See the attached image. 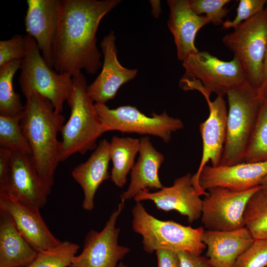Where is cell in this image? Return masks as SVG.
Instances as JSON below:
<instances>
[{"label": "cell", "instance_id": "6da1fadb", "mask_svg": "<svg viewBox=\"0 0 267 267\" xmlns=\"http://www.w3.org/2000/svg\"><path fill=\"white\" fill-rule=\"evenodd\" d=\"M120 0H58V21L53 67L72 76L85 70L94 74L102 66L96 32L104 16Z\"/></svg>", "mask_w": 267, "mask_h": 267}, {"label": "cell", "instance_id": "7a4b0ae2", "mask_svg": "<svg viewBox=\"0 0 267 267\" xmlns=\"http://www.w3.org/2000/svg\"><path fill=\"white\" fill-rule=\"evenodd\" d=\"M26 101L20 124L30 145L32 162L38 174L51 192L60 161V141L57 136L65 118L51 102L33 92L24 96Z\"/></svg>", "mask_w": 267, "mask_h": 267}, {"label": "cell", "instance_id": "3957f363", "mask_svg": "<svg viewBox=\"0 0 267 267\" xmlns=\"http://www.w3.org/2000/svg\"><path fill=\"white\" fill-rule=\"evenodd\" d=\"M73 87L67 101L70 115L61 131L60 161L71 155L95 150L98 138L106 132L87 92V82L81 71L72 76Z\"/></svg>", "mask_w": 267, "mask_h": 267}, {"label": "cell", "instance_id": "277c9868", "mask_svg": "<svg viewBox=\"0 0 267 267\" xmlns=\"http://www.w3.org/2000/svg\"><path fill=\"white\" fill-rule=\"evenodd\" d=\"M132 215L133 229L142 236L143 248L147 253L165 249L200 256L206 248L202 241L203 227L194 228L173 221L158 220L150 215L140 202L133 207Z\"/></svg>", "mask_w": 267, "mask_h": 267}, {"label": "cell", "instance_id": "5b68a950", "mask_svg": "<svg viewBox=\"0 0 267 267\" xmlns=\"http://www.w3.org/2000/svg\"><path fill=\"white\" fill-rule=\"evenodd\" d=\"M226 137L220 165L243 163L262 98L249 84L229 91Z\"/></svg>", "mask_w": 267, "mask_h": 267}, {"label": "cell", "instance_id": "8992f818", "mask_svg": "<svg viewBox=\"0 0 267 267\" xmlns=\"http://www.w3.org/2000/svg\"><path fill=\"white\" fill-rule=\"evenodd\" d=\"M26 53L22 59L19 86L24 96L35 92L48 99L56 112L61 113L65 101L69 99L72 90V76L59 73L45 63L35 40L25 36Z\"/></svg>", "mask_w": 267, "mask_h": 267}, {"label": "cell", "instance_id": "52a82bcc", "mask_svg": "<svg viewBox=\"0 0 267 267\" xmlns=\"http://www.w3.org/2000/svg\"><path fill=\"white\" fill-rule=\"evenodd\" d=\"M222 41L240 62L249 84L258 91L267 47V6L238 25Z\"/></svg>", "mask_w": 267, "mask_h": 267}, {"label": "cell", "instance_id": "ba28073f", "mask_svg": "<svg viewBox=\"0 0 267 267\" xmlns=\"http://www.w3.org/2000/svg\"><path fill=\"white\" fill-rule=\"evenodd\" d=\"M94 106L106 132L149 134L158 136L168 143L173 133L184 127L181 120L169 116L165 111L160 114L153 112L149 117L130 105L115 109H110L103 103H95Z\"/></svg>", "mask_w": 267, "mask_h": 267}, {"label": "cell", "instance_id": "9c48e42d", "mask_svg": "<svg viewBox=\"0 0 267 267\" xmlns=\"http://www.w3.org/2000/svg\"><path fill=\"white\" fill-rule=\"evenodd\" d=\"M182 77L195 79L210 94L223 97L233 89L249 84L245 73L235 57L230 61L219 59L207 51H198L182 61Z\"/></svg>", "mask_w": 267, "mask_h": 267}, {"label": "cell", "instance_id": "30bf717a", "mask_svg": "<svg viewBox=\"0 0 267 267\" xmlns=\"http://www.w3.org/2000/svg\"><path fill=\"white\" fill-rule=\"evenodd\" d=\"M261 188L258 186L244 191L221 187L207 189L203 200L201 222L209 230L230 231L245 226L244 213L251 197Z\"/></svg>", "mask_w": 267, "mask_h": 267}, {"label": "cell", "instance_id": "8fae6325", "mask_svg": "<svg viewBox=\"0 0 267 267\" xmlns=\"http://www.w3.org/2000/svg\"><path fill=\"white\" fill-rule=\"evenodd\" d=\"M124 207L125 201H122L101 231L90 230L87 233L82 252L74 258L69 267H117L118 262L130 250L119 244L120 229L116 227Z\"/></svg>", "mask_w": 267, "mask_h": 267}, {"label": "cell", "instance_id": "7c38bea8", "mask_svg": "<svg viewBox=\"0 0 267 267\" xmlns=\"http://www.w3.org/2000/svg\"><path fill=\"white\" fill-rule=\"evenodd\" d=\"M204 96L209 109V115L206 121L200 124L199 130L203 144L202 155L197 172L192 176V184L199 196L206 195L207 192L199 185V178L203 168L210 162L211 166L220 165L226 137L227 110L223 98L217 96L214 100L210 98V94L200 83L193 86Z\"/></svg>", "mask_w": 267, "mask_h": 267}, {"label": "cell", "instance_id": "4fadbf2b", "mask_svg": "<svg viewBox=\"0 0 267 267\" xmlns=\"http://www.w3.org/2000/svg\"><path fill=\"white\" fill-rule=\"evenodd\" d=\"M0 209L7 213L21 234L38 252L56 247L62 242L50 231L39 208L23 202L11 194L0 193Z\"/></svg>", "mask_w": 267, "mask_h": 267}, {"label": "cell", "instance_id": "5bb4252c", "mask_svg": "<svg viewBox=\"0 0 267 267\" xmlns=\"http://www.w3.org/2000/svg\"><path fill=\"white\" fill-rule=\"evenodd\" d=\"M115 40L114 32L111 31L100 42L103 55L102 70L87 87L88 95L97 103L105 104L113 99L119 88L134 79L137 74V69L125 68L120 63Z\"/></svg>", "mask_w": 267, "mask_h": 267}, {"label": "cell", "instance_id": "9a60e30c", "mask_svg": "<svg viewBox=\"0 0 267 267\" xmlns=\"http://www.w3.org/2000/svg\"><path fill=\"white\" fill-rule=\"evenodd\" d=\"M134 199L136 202L152 201L158 210L165 212L176 211L187 217L190 223L201 216L203 200L193 186L190 173L176 179L171 186H164L155 192L144 190Z\"/></svg>", "mask_w": 267, "mask_h": 267}, {"label": "cell", "instance_id": "2e32d148", "mask_svg": "<svg viewBox=\"0 0 267 267\" xmlns=\"http://www.w3.org/2000/svg\"><path fill=\"white\" fill-rule=\"evenodd\" d=\"M267 175V162L217 167L206 165L200 173L199 183L204 190L221 187L244 191L260 186Z\"/></svg>", "mask_w": 267, "mask_h": 267}, {"label": "cell", "instance_id": "e0dca14e", "mask_svg": "<svg viewBox=\"0 0 267 267\" xmlns=\"http://www.w3.org/2000/svg\"><path fill=\"white\" fill-rule=\"evenodd\" d=\"M27 35L33 38L46 64L53 67V48L58 21V0H27Z\"/></svg>", "mask_w": 267, "mask_h": 267}, {"label": "cell", "instance_id": "ac0fdd59", "mask_svg": "<svg viewBox=\"0 0 267 267\" xmlns=\"http://www.w3.org/2000/svg\"><path fill=\"white\" fill-rule=\"evenodd\" d=\"M167 3L170 9L168 26L174 36L178 58L183 61L199 51L194 44L196 35L211 23L205 15H199L192 10L188 0H169Z\"/></svg>", "mask_w": 267, "mask_h": 267}, {"label": "cell", "instance_id": "d6986e66", "mask_svg": "<svg viewBox=\"0 0 267 267\" xmlns=\"http://www.w3.org/2000/svg\"><path fill=\"white\" fill-rule=\"evenodd\" d=\"M11 194L40 209L45 206L50 192L39 176L30 155L12 151Z\"/></svg>", "mask_w": 267, "mask_h": 267}, {"label": "cell", "instance_id": "ffe728a7", "mask_svg": "<svg viewBox=\"0 0 267 267\" xmlns=\"http://www.w3.org/2000/svg\"><path fill=\"white\" fill-rule=\"evenodd\" d=\"M202 241L212 267H233L238 257L254 239L246 227L230 231L204 230Z\"/></svg>", "mask_w": 267, "mask_h": 267}, {"label": "cell", "instance_id": "44dd1931", "mask_svg": "<svg viewBox=\"0 0 267 267\" xmlns=\"http://www.w3.org/2000/svg\"><path fill=\"white\" fill-rule=\"evenodd\" d=\"M110 142L106 139L100 140L89 158L73 169L72 176L83 189V208L91 211L94 206V199L100 185L110 178L108 173Z\"/></svg>", "mask_w": 267, "mask_h": 267}, {"label": "cell", "instance_id": "7402d4cb", "mask_svg": "<svg viewBox=\"0 0 267 267\" xmlns=\"http://www.w3.org/2000/svg\"><path fill=\"white\" fill-rule=\"evenodd\" d=\"M139 157L132 169L131 182L126 191L120 195L122 201L134 198L144 190L161 189L158 172L165 157L153 146L150 138L145 136L140 139Z\"/></svg>", "mask_w": 267, "mask_h": 267}, {"label": "cell", "instance_id": "603a6c76", "mask_svg": "<svg viewBox=\"0 0 267 267\" xmlns=\"http://www.w3.org/2000/svg\"><path fill=\"white\" fill-rule=\"evenodd\" d=\"M37 254L7 213L0 209V267H26Z\"/></svg>", "mask_w": 267, "mask_h": 267}, {"label": "cell", "instance_id": "cb8c5ba5", "mask_svg": "<svg viewBox=\"0 0 267 267\" xmlns=\"http://www.w3.org/2000/svg\"><path fill=\"white\" fill-rule=\"evenodd\" d=\"M140 140L127 137L113 136L110 142V156L112 162L110 178L118 187L127 183V175L134 166L135 156L139 153Z\"/></svg>", "mask_w": 267, "mask_h": 267}, {"label": "cell", "instance_id": "d4e9b609", "mask_svg": "<svg viewBox=\"0 0 267 267\" xmlns=\"http://www.w3.org/2000/svg\"><path fill=\"white\" fill-rule=\"evenodd\" d=\"M21 62L14 60L0 67V115L21 119L24 105L13 86L14 76L20 69Z\"/></svg>", "mask_w": 267, "mask_h": 267}, {"label": "cell", "instance_id": "484cf974", "mask_svg": "<svg viewBox=\"0 0 267 267\" xmlns=\"http://www.w3.org/2000/svg\"><path fill=\"white\" fill-rule=\"evenodd\" d=\"M244 220L254 239L267 238V195L261 188L248 200Z\"/></svg>", "mask_w": 267, "mask_h": 267}, {"label": "cell", "instance_id": "4316f807", "mask_svg": "<svg viewBox=\"0 0 267 267\" xmlns=\"http://www.w3.org/2000/svg\"><path fill=\"white\" fill-rule=\"evenodd\" d=\"M262 97L260 109L243 163L267 162V94Z\"/></svg>", "mask_w": 267, "mask_h": 267}, {"label": "cell", "instance_id": "83f0119b", "mask_svg": "<svg viewBox=\"0 0 267 267\" xmlns=\"http://www.w3.org/2000/svg\"><path fill=\"white\" fill-rule=\"evenodd\" d=\"M78 244L68 240L58 246L38 252L26 267H69L79 249Z\"/></svg>", "mask_w": 267, "mask_h": 267}, {"label": "cell", "instance_id": "f1b7e54d", "mask_svg": "<svg viewBox=\"0 0 267 267\" xmlns=\"http://www.w3.org/2000/svg\"><path fill=\"white\" fill-rule=\"evenodd\" d=\"M21 119L0 115V145L12 151L31 155V148L22 131Z\"/></svg>", "mask_w": 267, "mask_h": 267}, {"label": "cell", "instance_id": "f546056e", "mask_svg": "<svg viewBox=\"0 0 267 267\" xmlns=\"http://www.w3.org/2000/svg\"><path fill=\"white\" fill-rule=\"evenodd\" d=\"M192 10L197 14H205L210 23L215 26L222 24L229 10L224 6L230 0H188Z\"/></svg>", "mask_w": 267, "mask_h": 267}, {"label": "cell", "instance_id": "4dcf8cb0", "mask_svg": "<svg viewBox=\"0 0 267 267\" xmlns=\"http://www.w3.org/2000/svg\"><path fill=\"white\" fill-rule=\"evenodd\" d=\"M233 267H267V238L254 239Z\"/></svg>", "mask_w": 267, "mask_h": 267}, {"label": "cell", "instance_id": "1f68e13d", "mask_svg": "<svg viewBox=\"0 0 267 267\" xmlns=\"http://www.w3.org/2000/svg\"><path fill=\"white\" fill-rule=\"evenodd\" d=\"M26 53L25 36L16 34L0 41V67L14 60H22Z\"/></svg>", "mask_w": 267, "mask_h": 267}, {"label": "cell", "instance_id": "d6a6232c", "mask_svg": "<svg viewBox=\"0 0 267 267\" xmlns=\"http://www.w3.org/2000/svg\"><path fill=\"white\" fill-rule=\"evenodd\" d=\"M267 0H240L237 14L232 20H226L222 24L224 29L235 28L265 8Z\"/></svg>", "mask_w": 267, "mask_h": 267}, {"label": "cell", "instance_id": "836d02e7", "mask_svg": "<svg viewBox=\"0 0 267 267\" xmlns=\"http://www.w3.org/2000/svg\"><path fill=\"white\" fill-rule=\"evenodd\" d=\"M12 151L0 148V193L11 194L10 162Z\"/></svg>", "mask_w": 267, "mask_h": 267}, {"label": "cell", "instance_id": "e575fe53", "mask_svg": "<svg viewBox=\"0 0 267 267\" xmlns=\"http://www.w3.org/2000/svg\"><path fill=\"white\" fill-rule=\"evenodd\" d=\"M180 267H212L207 258L186 251L178 253Z\"/></svg>", "mask_w": 267, "mask_h": 267}, {"label": "cell", "instance_id": "d590c367", "mask_svg": "<svg viewBox=\"0 0 267 267\" xmlns=\"http://www.w3.org/2000/svg\"><path fill=\"white\" fill-rule=\"evenodd\" d=\"M157 267H180L178 253L165 249L155 251Z\"/></svg>", "mask_w": 267, "mask_h": 267}, {"label": "cell", "instance_id": "8d00e7d4", "mask_svg": "<svg viewBox=\"0 0 267 267\" xmlns=\"http://www.w3.org/2000/svg\"><path fill=\"white\" fill-rule=\"evenodd\" d=\"M267 91V47L264 59L262 84L258 92L261 97L263 96Z\"/></svg>", "mask_w": 267, "mask_h": 267}, {"label": "cell", "instance_id": "74e56055", "mask_svg": "<svg viewBox=\"0 0 267 267\" xmlns=\"http://www.w3.org/2000/svg\"><path fill=\"white\" fill-rule=\"evenodd\" d=\"M149 2L151 3L152 8V14H153L155 17L158 18L161 12L160 1L150 0Z\"/></svg>", "mask_w": 267, "mask_h": 267}, {"label": "cell", "instance_id": "f35d334b", "mask_svg": "<svg viewBox=\"0 0 267 267\" xmlns=\"http://www.w3.org/2000/svg\"><path fill=\"white\" fill-rule=\"evenodd\" d=\"M260 186L261 187V189L267 195V175L262 179Z\"/></svg>", "mask_w": 267, "mask_h": 267}, {"label": "cell", "instance_id": "ab89813d", "mask_svg": "<svg viewBox=\"0 0 267 267\" xmlns=\"http://www.w3.org/2000/svg\"><path fill=\"white\" fill-rule=\"evenodd\" d=\"M117 267H128L126 265H124L122 263H120L118 264Z\"/></svg>", "mask_w": 267, "mask_h": 267}, {"label": "cell", "instance_id": "60d3db41", "mask_svg": "<svg viewBox=\"0 0 267 267\" xmlns=\"http://www.w3.org/2000/svg\"><path fill=\"white\" fill-rule=\"evenodd\" d=\"M266 94H267V92L265 93V95H266Z\"/></svg>", "mask_w": 267, "mask_h": 267}]
</instances>
